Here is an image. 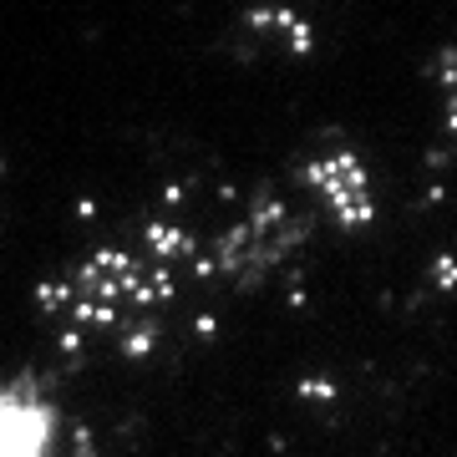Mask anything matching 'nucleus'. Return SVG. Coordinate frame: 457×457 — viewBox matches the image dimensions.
I'll list each match as a JSON object with an SVG mask.
<instances>
[{
    "instance_id": "f257e3e1",
    "label": "nucleus",
    "mask_w": 457,
    "mask_h": 457,
    "mask_svg": "<svg viewBox=\"0 0 457 457\" xmlns=\"http://www.w3.org/2000/svg\"><path fill=\"white\" fill-rule=\"evenodd\" d=\"M0 457H71L62 407L31 376H0Z\"/></svg>"
}]
</instances>
